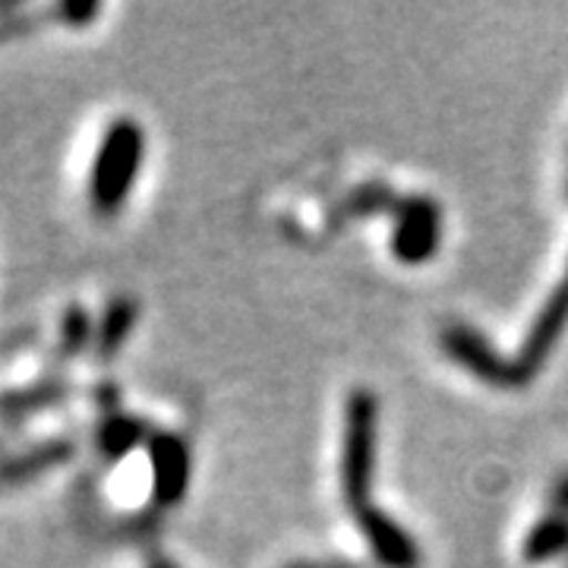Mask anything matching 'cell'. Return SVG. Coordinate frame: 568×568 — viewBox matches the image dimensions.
<instances>
[{"instance_id": "4fadbf2b", "label": "cell", "mask_w": 568, "mask_h": 568, "mask_svg": "<svg viewBox=\"0 0 568 568\" xmlns=\"http://www.w3.org/2000/svg\"><path fill=\"white\" fill-rule=\"evenodd\" d=\"M92 345H95V320L89 316L85 306H67V313L61 316V328H58V347H54L58 364L77 361Z\"/></svg>"}, {"instance_id": "5bb4252c", "label": "cell", "mask_w": 568, "mask_h": 568, "mask_svg": "<svg viewBox=\"0 0 568 568\" xmlns=\"http://www.w3.org/2000/svg\"><path fill=\"white\" fill-rule=\"evenodd\" d=\"M51 13H54V20L67 22V26H89L102 13V7L99 3H61Z\"/></svg>"}, {"instance_id": "8992f818", "label": "cell", "mask_w": 568, "mask_h": 568, "mask_svg": "<svg viewBox=\"0 0 568 568\" xmlns=\"http://www.w3.org/2000/svg\"><path fill=\"white\" fill-rule=\"evenodd\" d=\"M149 470H152V496L159 506H178L186 489H190V474H193V458L190 446L183 443L178 433H152L149 443Z\"/></svg>"}, {"instance_id": "ba28073f", "label": "cell", "mask_w": 568, "mask_h": 568, "mask_svg": "<svg viewBox=\"0 0 568 568\" xmlns=\"http://www.w3.org/2000/svg\"><path fill=\"white\" fill-rule=\"evenodd\" d=\"M73 455H77V443L73 439H41L36 446L20 448V452L0 458V493L39 480L41 474L67 465Z\"/></svg>"}, {"instance_id": "277c9868", "label": "cell", "mask_w": 568, "mask_h": 568, "mask_svg": "<svg viewBox=\"0 0 568 568\" xmlns=\"http://www.w3.org/2000/svg\"><path fill=\"white\" fill-rule=\"evenodd\" d=\"M439 345L446 347L448 361L465 366L467 373H474L480 383L496 388H518L515 386V366H511V361H506L496 347L489 345L474 325L452 323L448 328H443Z\"/></svg>"}, {"instance_id": "2e32d148", "label": "cell", "mask_w": 568, "mask_h": 568, "mask_svg": "<svg viewBox=\"0 0 568 568\" xmlns=\"http://www.w3.org/2000/svg\"><path fill=\"white\" fill-rule=\"evenodd\" d=\"M552 506H556V511H568V474L559 477V484L552 487Z\"/></svg>"}, {"instance_id": "e0dca14e", "label": "cell", "mask_w": 568, "mask_h": 568, "mask_svg": "<svg viewBox=\"0 0 568 568\" xmlns=\"http://www.w3.org/2000/svg\"><path fill=\"white\" fill-rule=\"evenodd\" d=\"M145 568H178L168 556H162V552H155V556H149V562H145Z\"/></svg>"}, {"instance_id": "7a4b0ae2", "label": "cell", "mask_w": 568, "mask_h": 568, "mask_svg": "<svg viewBox=\"0 0 568 568\" xmlns=\"http://www.w3.org/2000/svg\"><path fill=\"white\" fill-rule=\"evenodd\" d=\"M379 402L369 388L351 392L345 407V448H342V493L351 515L369 508L373 470H376V433Z\"/></svg>"}, {"instance_id": "3957f363", "label": "cell", "mask_w": 568, "mask_h": 568, "mask_svg": "<svg viewBox=\"0 0 568 568\" xmlns=\"http://www.w3.org/2000/svg\"><path fill=\"white\" fill-rule=\"evenodd\" d=\"M392 231V253L405 265H420L433 260L443 241V215L429 196H402Z\"/></svg>"}, {"instance_id": "52a82bcc", "label": "cell", "mask_w": 568, "mask_h": 568, "mask_svg": "<svg viewBox=\"0 0 568 568\" xmlns=\"http://www.w3.org/2000/svg\"><path fill=\"white\" fill-rule=\"evenodd\" d=\"M357 528L364 534V540L373 549L376 562L383 568H420V547L410 540L407 534L392 515L379 511L376 506L364 508L354 515Z\"/></svg>"}, {"instance_id": "9a60e30c", "label": "cell", "mask_w": 568, "mask_h": 568, "mask_svg": "<svg viewBox=\"0 0 568 568\" xmlns=\"http://www.w3.org/2000/svg\"><path fill=\"white\" fill-rule=\"evenodd\" d=\"M284 568H361L354 562H338V559H301V562H291Z\"/></svg>"}, {"instance_id": "30bf717a", "label": "cell", "mask_w": 568, "mask_h": 568, "mask_svg": "<svg viewBox=\"0 0 568 568\" xmlns=\"http://www.w3.org/2000/svg\"><path fill=\"white\" fill-rule=\"evenodd\" d=\"M140 320V304L133 301V297H114V301H108L104 306V313L99 316V323H95V357L108 364V361H114L118 354H121V347L126 345V338L133 335V325Z\"/></svg>"}, {"instance_id": "6da1fadb", "label": "cell", "mask_w": 568, "mask_h": 568, "mask_svg": "<svg viewBox=\"0 0 568 568\" xmlns=\"http://www.w3.org/2000/svg\"><path fill=\"white\" fill-rule=\"evenodd\" d=\"M145 162V130L133 118L108 123L89 171V205L99 219H114L133 193Z\"/></svg>"}, {"instance_id": "8fae6325", "label": "cell", "mask_w": 568, "mask_h": 568, "mask_svg": "<svg viewBox=\"0 0 568 568\" xmlns=\"http://www.w3.org/2000/svg\"><path fill=\"white\" fill-rule=\"evenodd\" d=\"M149 424L142 417L123 414V410H104L102 424L95 429V446L104 462H121L130 452H136L142 443H149Z\"/></svg>"}, {"instance_id": "9c48e42d", "label": "cell", "mask_w": 568, "mask_h": 568, "mask_svg": "<svg viewBox=\"0 0 568 568\" xmlns=\"http://www.w3.org/2000/svg\"><path fill=\"white\" fill-rule=\"evenodd\" d=\"M70 395H73V388L61 376H44V379L29 383V386L0 392V424H26L36 414H44V410H54V407L67 405Z\"/></svg>"}, {"instance_id": "7c38bea8", "label": "cell", "mask_w": 568, "mask_h": 568, "mask_svg": "<svg viewBox=\"0 0 568 568\" xmlns=\"http://www.w3.org/2000/svg\"><path fill=\"white\" fill-rule=\"evenodd\" d=\"M568 556V511H552L540 518L525 537V562L544 566Z\"/></svg>"}, {"instance_id": "5b68a950", "label": "cell", "mask_w": 568, "mask_h": 568, "mask_svg": "<svg viewBox=\"0 0 568 568\" xmlns=\"http://www.w3.org/2000/svg\"><path fill=\"white\" fill-rule=\"evenodd\" d=\"M566 325H568V275L552 287V294H549V301L544 304V310H540V316H537L534 325H530L521 354L511 361V366H515V386L518 388L528 386L530 379L544 369L547 357L552 354V347H556V342L562 338Z\"/></svg>"}]
</instances>
